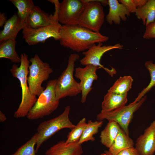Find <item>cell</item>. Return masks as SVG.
<instances>
[{"mask_svg":"<svg viewBox=\"0 0 155 155\" xmlns=\"http://www.w3.org/2000/svg\"><path fill=\"white\" fill-rule=\"evenodd\" d=\"M59 40L61 45L77 53L84 52L96 43L108 41L109 37L78 25H62Z\"/></svg>","mask_w":155,"mask_h":155,"instance_id":"cell-1","label":"cell"},{"mask_svg":"<svg viewBox=\"0 0 155 155\" xmlns=\"http://www.w3.org/2000/svg\"><path fill=\"white\" fill-rule=\"evenodd\" d=\"M20 57V66L19 67L16 64H14L10 69L13 76L19 80L22 90V100L13 115L14 117L16 118L26 117L37 99L36 96L30 92L28 83L30 63L28 55L23 53L21 54Z\"/></svg>","mask_w":155,"mask_h":155,"instance_id":"cell-2","label":"cell"},{"mask_svg":"<svg viewBox=\"0 0 155 155\" xmlns=\"http://www.w3.org/2000/svg\"><path fill=\"white\" fill-rule=\"evenodd\" d=\"M80 57L77 54H71L67 67L57 79L55 91L57 100H59L67 96H75L81 93L80 83L76 81L73 77L75 63Z\"/></svg>","mask_w":155,"mask_h":155,"instance_id":"cell-3","label":"cell"},{"mask_svg":"<svg viewBox=\"0 0 155 155\" xmlns=\"http://www.w3.org/2000/svg\"><path fill=\"white\" fill-rule=\"evenodd\" d=\"M56 79L49 81L46 88L38 96L35 104L26 116L30 120H35L49 115L58 107L59 100L56 98Z\"/></svg>","mask_w":155,"mask_h":155,"instance_id":"cell-4","label":"cell"},{"mask_svg":"<svg viewBox=\"0 0 155 155\" xmlns=\"http://www.w3.org/2000/svg\"><path fill=\"white\" fill-rule=\"evenodd\" d=\"M70 108L69 106H67L60 115L39 124L37 129L38 138L35 149L36 153L41 145L57 132L63 129L71 130L75 126L69 118Z\"/></svg>","mask_w":155,"mask_h":155,"instance_id":"cell-5","label":"cell"},{"mask_svg":"<svg viewBox=\"0 0 155 155\" xmlns=\"http://www.w3.org/2000/svg\"><path fill=\"white\" fill-rule=\"evenodd\" d=\"M29 61L31 64L29 66L27 78L29 88L33 95L38 96L44 89L42 86V83L49 79L53 70L48 63L43 62L37 54Z\"/></svg>","mask_w":155,"mask_h":155,"instance_id":"cell-6","label":"cell"},{"mask_svg":"<svg viewBox=\"0 0 155 155\" xmlns=\"http://www.w3.org/2000/svg\"><path fill=\"white\" fill-rule=\"evenodd\" d=\"M147 98L145 96L140 101L133 102L114 110L105 112H100L96 116L97 120H107L117 123L128 135L129 126L133 117L134 113L141 106Z\"/></svg>","mask_w":155,"mask_h":155,"instance_id":"cell-7","label":"cell"},{"mask_svg":"<svg viewBox=\"0 0 155 155\" xmlns=\"http://www.w3.org/2000/svg\"><path fill=\"white\" fill-rule=\"evenodd\" d=\"M82 0L85 6L79 19L78 25L93 32H99L105 18L101 0Z\"/></svg>","mask_w":155,"mask_h":155,"instance_id":"cell-8","label":"cell"},{"mask_svg":"<svg viewBox=\"0 0 155 155\" xmlns=\"http://www.w3.org/2000/svg\"><path fill=\"white\" fill-rule=\"evenodd\" d=\"M53 17L54 19L53 22L48 26L36 29L27 27L23 29L22 31L23 38L29 45H34L40 42L43 43L50 38H53L55 40H59L62 26L59 23L57 19Z\"/></svg>","mask_w":155,"mask_h":155,"instance_id":"cell-9","label":"cell"},{"mask_svg":"<svg viewBox=\"0 0 155 155\" xmlns=\"http://www.w3.org/2000/svg\"><path fill=\"white\" fill-rule=\"evenodd\" d=\"M123 46L120 43L114 45H103L102 43L96 45L94 44L86 51L82 53L84 57L80 60V64L84 66L92 65L103 69L109 75L113 77L116 73L115 69L104 67L100 63V60L103 55L106 52L114 49H121Z\"/></svg>","mask_w":155,"mask_h":155,"instance_id":"cell-10","label":"cell"},{"mask_svg":"<svg viewBox=\"0 0 155 155\" xmlns=\"http://www.w3.org/2000/svg\"><path fill=\"white\" fill-rule=\"evenodd\" d=\"M85 4L82 0H63L60 3L57 19L63 25H78L84 9Z\"/></svg>","mask_w":155,"mask_h":155,"instance_id":"cell-11","label":"cell"},{"mask_svg":"<svg viewBox=\"0 0 155 155\" xmlns=\"http://www.w3.org/2000/svg\"><path fill=\"white\" fill-rule=\"evenodd\" d=\"M100 68L88 65L84 67H78L75 69L74 76L80 81L79 83L81 88V102L82 103L86 102L88 95L92 89L93 82L97 80L96 71Z\"/></svg>","mask_w":155,"mask_h":155,"instance_id":"cell-12","label":"cell"},{"mask_svg":"<svg viewBox=\"0 0 155 155\" xmlns=\"http://www.w3.org/2000/svg\"><path fill=\"white\" fill-rule=\"evenodd\" d=\"M135 148L140 155H153L155 151V120L136 140Z\"/></svg>","mask_w":155,"mask_h":155,"instance_id":"cell-13","label":"cell"},{"mask_svg":"<svg viewBox=\"0 0 155 155\" xmlns=\"http://www.w3.org/2000/svg\"><path fill=\"white\" fill-rule=\"evenodd\" d=\"M26 26V23L22 20L17 13H15L7 20L3 30L1 31L0 43L8 40H16L19 32Z\"/></svg>","mask_w":155,"mask_h":155,"instance_id":"cell-14","label":"cell"},{"mask_svg":"<svg viewBox=\"0 0 155 155\" xmlns=\"http://www.w3.org/2000/svg\"><path fill=\"white\" fill-rule=\"evenodd\" d=\"M109 10L106 16L107 22L110 25L113 23L120 24L121 20L125 21L130 15V13L127 7L117 0H108Z\"/></svg>","mask_w":155,"mask_h":155,"instance_id":"cell-15","label":"cell"},{"mask_svg":"<svg viewBox=\"0 0 155 155\" xmlns=\"http://www.w3.org/2000/svg\"><path fill=\"white\" fill-rule=\"evenodd\" d=\"M54 19L52 15H49L35 5L28 17L25 27L36 29L46 26L51 24Z\"/></svg>","mask_w":155,"mask_h":155,"instance_id":"cell-16","label":"cell"},{"mask_svg":"<svg viewBox=\"0 0 155 155\" xmlns=\"http://www.w3.org/2000/svg\"><path fill=\"white\" fill-rule=\"evenodd\" d=\"M83 151L82 144L78 142L67 143L60 141L45 152L46 155H82Z\"/></svg>","mask_w":155,"mask_h":155,"instance_id":"cell-17","label":"cell"},{"mask_svg":"<svg viewBox=\"0 0 155 155\" xmlns=\"http://www.w3.org/2000/svg\"><path fill=\"white\" fill-rule=\"evenodd\" d=\"M127 94H121L108 91L101 103V112H105L117 109L125 105Z\"/></svg>","mask_w":155,"mask_h":155,"instance_id":"cell-18","label":"cell"},{"mask_svg":"<svg viewBox=\"0 0 155 155\" xmlns=\"http://www.w3.org/2000/svg\"><path fill=\"white\" fill-rule=\"evenodd\" d=\"M121 128L116 122L108 121L100 135V141L106 147L109 148L113 144Z\"/></svg>","mask_w":155,"mask_h":155,"instance_id":"cell-19","label":"cell"},{"mask_svg":"<svg viewBox=\"0 0 155 155\" xmlns=\"http://www.w3.org/2000/svg\"><path fill=\"white\" fill-rule=\"evenodd\" d=\"M133 140L121 128L114 142L109 148L108 151L113 155H117L123 150L133 147Z\"/></svg>","mask_w":155,"mask_h":155,"instance_id":"cell-20","label":"cell"},{"mask_svg":"<svg viewBox=\"0 0 155 155\" xmlns=\"http://www.w3.org/2000/svg\"><path fill=\"white\" fill-rule=\"evenodd\" d=\"M135 13L146 26L155 20V0H148L144 5L137 8Z\"/></svg>","mask_w":155,"mask_h":155,"instance_id":"cell-21","label":"cell"},{"mask_svg":"<svg viewBox=\"0 0 155 155\" xmlns=\"http://www.w3.org/2000/svg\"><path fill=\"white\" fill-rule=\"evenodd\" d=\"M16 40H8L0 43V58H6L15 63H21V58L16 50Z\"/></svg>","mask_w":155,"mask_h":155,"instance_id":"cell-22","label":"cell"},{"mask_svg":"<svg viewBox=\"0 0 155 155\" xmlns=\"http://www.w3.org/2000/svg\"><path fill=\"white\" fill-rule=\"evenodd\" d=\"M103 124V121H88L78 141L79 143L82 144L83 143L88 141H94L95 139L94 135L98 132L99 129L102 127Z\"/></svg>","mask_w":155,"mask_h":155,"instance_id":"cell-23","label":"cell"},{"mask_svg":"<svg viewBox=\"0 0 155 155\" xmlns=\"http://www.w3.org/2000/svg\"><path fill=\"white\" fill-rule=\"evenodd\" d=\"M133 81V78L130 75L120 77L108 91L121 94H127L131 88Z\"/></svg>","mask_w":155,"mask_h":155,"instance_id":"cell-24","label":"cell"},{"mask_svg":"<svg viewBox=\"0 0 155 155\" xmlns=\"http://www.w3.org/2000/svg\"><path fill=\"white\" fill-rule=\"evenodd\" d=\"M18 10L19 17L26 23L31 10L35 5L32 0H9Z\"/></svg>","mask_w":155,"mask_h":155,"instance_id":"cell-25","label":"cell"},{"mask_svg":"<svg viewBox=\"0 0 155 155\" xmlns=\"http://www.w3.org/2000/svg\"><path fill=\"white\" fill-rule=\"evenodd\" d=\"M144 65L150 74V80L148 85L138 94L137 97L133 101L134 102L140 101L145 96L146 93L155 86V64L153 63L152 61H148L146 62Z\"/></svg>","mask_w":155,"mask_h":155,"instance_id":"cell-26","label":"cell"},{"mask_svg":"<svg viewBox=\"0 0 155 155\" xmlns=\"http://www.w3.org/2000/svg\"><path fill=\"white\" fill-rule=\"evenodd\" d=\"M87 123L86 119L85 118L82 119L69 133L65 142L67 143L78 142L87 125Z\"/></svg>","mask_w":155,"mask_h":155,"instance_id":"cell-27","label":"cell"},{"mask_svg":"<svg viewBox=\"0 0 155 155\" xmlns=\"http://www.w3.org/2000/svg\"><path fill=\"white\" fill-rule=\"evenodd\" d=\"M37 138L38 135L36 133L29 140L17 149L14 153L10 155H37L34 149Z\"/></svg>","mask_w":155,"mask_h":155,"instance_id":"cell-28","label":"cell"},{"mask_svg":"<svg viewBox=\"0 0 155 155\" xmlns=\"http://www.w3.org/2000/svg\"><path fill=\"white\" fill-rule=\"evenodd\" d=\"M148 0H119L131 13H135L137 8L144 5Z\"/></svg>","mask_w":155,"mask_h":155,"instance_id":"cell-29","label":"cell"},{"mask_svg":"<svg viewBox=\"0 0 155 155\" xmlns=\"http://www.w3.org/2000/svg\"><path fill=\"white\" fill-rule=\"evenodd\" d=\"M143 37L147 39L155 38V20L146 26Z\"/></svg>","mask_w":155,"mask_h":155,"instance_id":"cell-30","label":"cell"},{"mask_svg":"<svg viewBox=\"0 0 155 155\" xmlns=\"http://www.w3.org/2000/svg\"><path fill=\"white\" fill-rule=\"evenodd\" d=\"M117 155H140V154L135 147H133L123 150Z\"/></svg>","mask_w":155,"mask_h":155,"instance_id":"cell-31","label":"cell"},{"mask_svg":"<svg viewBox=\"0 0 155 155\" xmlns=\"http://www.w3.org/2000/svg\"><path fill=\"white\" fill-rule=\"evenodd\" d=\"M7 17L4 13H0V27L3 26L7 22Z\"/></svg>","mask_w":155,"mask_h":155,"instance_id":"cell-32","label":"cell"},{"mask_svg":"<svg viewBox=\"0 0 155 155\" xmlns=\"http://www.w3.org/2000/svg\"><path fill=\"white\" fill-rule=\"evenodd\" d=\"M7 119L6 117L5 114L1 111H0V122H4Z\"/></svg>","mask_w":155,"mask_h":155,"instance_id":"cell-33","label":"cell"},{"mask_svg":"<svg viewBox=\"0 0 155 155\" xmlns=\"http://www.w3.org/2000/svg\"><path fill=\"white\" fill-rule=\"evenodd\" d=\"M100 155H113L108 150H105Z\"/></svg>","mask_w":155,"mask_h":155,"instance_id":"cell-34","label":"cell"}]
</instances>
